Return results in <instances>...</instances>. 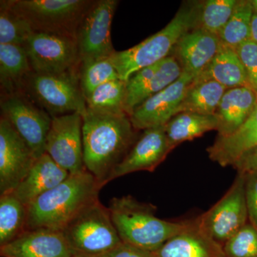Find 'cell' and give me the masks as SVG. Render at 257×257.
<instances>
[{"mask_svg":"<svg viewBox=\"0 0 257 257\" xmlns=\"http://www.w3.org/2000/svg\"><path fill=\"white\" fill-rule=\"evenodd\" d=\"M126 82L114 79L96 88L86 99L88 109L99 112L120 114L125 112Z\"/></svg>","mask_w":257,"mask_h":257,"instance_id":"obj_27","label":"cell"},{"mask_svg":"<svg viewBox=\"0 0 257 257\" xmlns=\"http://www.w3.org/2000/svg\"><path fill=\"white\" fill-rule=\"evenodd\" d=\"M78 70L57 74L32 72L22 94L52 117L75 112L83 115L87 106L79 85Z\"/></svg>","mask_w":257,"mask_h":257,"instance_id":"obj_7","label":"cell"},{"mask_svg":"<svg viewBox=\"0 0 257 257\" xmlns=\"http://www.w3.org/2000/svg\"><path fill=\"white\" fill-rule=\"evenodd\" d=\"M219 36L202 29L186 33L172 50L183 72L197 78L215 57L221 46Z\"/></svg>","mask_w":257,"mask_h":257,"instance_id":"obj_17","label":"cell"},{"mask_svg":"<svg viewBox=\"0 0 257 257\" xmlns=\"http://www.w3.org/2000/svg\"><path fill=\"white\" fill-rule=\"evenodd\" d=\"M82 119L84 166L104 187L138 140V131L126 113L99 112L87 108Z\"/></svg>","mask_w":257,"mask_h":257,"instance_id":"obj_1","label":"cell"},{"mask_svg":"<svg viewBox=\"0 0 257 257\" xmlns=\"http://www.w3.org/2000/svg\"><path fill=\"white\" fill-rule=\"evenodd\" d=\"M119 1L94 0L77 32L79 64L111 57L116 52L111 41L113 18Z\"/></svg>","mask_w":257,"mask_h":257,"instance_id":"obj_10","label":"cell"},{"mask_svg":"<svg viewBox=\"0 0 257 257\" xmlns=\"http://www.w3.org/2000/svg\"><path fill=\"white\" fill-rule=\"evenodd\" d=\"M233 167L238 173H252L257 175V147L245 152L235 162Z\"/></svg>","mask_w":257,"mask_h":257,"instance_id":"obj_36","label":"cell"},{"mask_svg":"<svg viewBox=\"0 0 257 257\" xmlns=\"http://www.w3.org/2000/svg\"><path fill=\"white\" fill-rule=\"evenodd\" d=\"M226 89L213 80L194 79L179 104L176 115L182 112L214 115Z\"/></svg>","mask_w":257,"mask_h":257,"instance_id":"obj_25","label":"cell"},{"mask_svg":"<svg viewBox=\"0 0 257 257\" xmlns=\"http://www.w3.org/2000/svg\"><path fill=\"white\" fill-rule=\"evenodd\" d=\"M200 3L182 7L165 28L128 50L111 56L119 78L126 81L134 73L163 60L179 40L195 28Z\"/></svg>","mask_w":257,"mask_h":257,"instance_id":"obj_4","label":"cell"},{"mask_svg":"<svg viewBox=\"0 0 257 257\" xmlns=\"http://www.w3.org/2000/svg\"><path fill=\"white\" fill-rule=\"evenodd\" d=\"M257 44V13H253L251 22V39Z\"/></svg>","mask_w":257,"mask_h":257,"instance_id":"obj_37","label":"cell"},{"mask_svg":"<svg viewBox=\"0 0 257 257\" xmlns=\"http://www.w3.org/2000/svg\"><path fill=\"white\" fill-rule=\"evenodd\" d=\"M156 257H226L223 246L204 232L196 220L182 232L166 241L155 252Z\"/></svg>","mask_w":257,"mask_h":257,"instance_id":"obj_18","label":"cell"},{"mask_svg":"<svg viewBox=\"0 0 257 257\" xmlns=\"http://www.w3.org/2000/svg\"><path fill=\"white\" fill-rule=\"evenodd\" d=\"M99 257H156L155 252L121 243L109 252Z\"/></svg>","mask_w":257,"mask_h":257,"instance_id":"obj_35","label":"cell"},{"mask_svg":"<svg viewBox=\"0 0 257 257\" xmlns=\"http://www.w3.org/2000/svg\"><path fill=\"white\" fill-rule=\"evenodd\" d=\"M102 184L87 170L68 178L28 206V230L63 231L84 208L99 199Z\"/></svg>","mask_w":257,"mask_h":257,"instance_id":"obj_2","label":"cell"},{"mask_svg":"<svg viewBox=\"0 0 257 257\" xmlns=\"http://www.w3.org/2000/svg\"><path fill=\"white\" fill-rule=\"evenodd\" d=\"M252 5L248 0H238L229 21L219 34L221 42L236 50L251 39Z\"/></svg>","mask_w":257,"mask_h":257,"instance_id":"obj_28","label":"cell"},{"mask_svg":"<svg viewBox=\"0 0 257 257\" xmlns=\"http://www.w3.org/2000/svg\"><path fill=\"white\" fill-rule=\"evenodd\" d=\"M33 32L28 22L17 14L6 0L0 2V45L24 46Z\"/></svg>","mask_w":257,"mask_h":257,"instance_id":"obj_31","label":"cell"},{"mask_svg":"<svg viewBox=\"0 0 257 257\" xmlns=\"http://www.w3.org/2000/svg\"><path fill=\"white\" fill-rule=\"evenodd\" d=\"M236 50L246 71L248 85L257 94V44L249 40Z\"/></svg>","mask_w":257,"mask_h":257,"instance_id":"obj_33","label":"cell"},{"mask_svg":"<svg viewBox=\"0 0 257 257\" xmlns=\"http://www.w3.org/2000/svg\"><path fill=\"white\" fill-rule=\"evenodd\" d=\"M33 72L25 47L0 45V83L2 96L22 94Z\"/></svg>","mask_w":257,"mask_h":257,"instance_id":"obj_22","label":"cell"},{"mask_svg":"<svg viewBox=\"0 0 257 257\" xmlns=\"http://www.w3.org/2000/svg\"><path fill=\"white\" fill-rule=\"evenodd\" d=\"M256 104L257 94L251 88L226 89L214 114L219 123L218 136H228L236 131L249 117Z\"/></svg>","mask_w":257,"mask_h":257,"instance_id":"obj_21","label":"cell"},{"mask_svg":"<svg viewBox=\"0 0 257 257\" xmlns=\"http://www.w3.org/2000/svg\"><path fill=\"white\" fill-rule=\"evenodd\" d=\"M82 115L78 112L52 117L45 146L47 153L70 175L87 170L84 163Z\"/></svg>","mask_w":257,"mask_h":257,"instance_id":"obj_12","label":"cell"},{"mask_svg":"<svg viewBox=\"0 0 257 257\" xmlns=\"http://www.w3.org/2000/svg\"><path fill=\"white\" fill-rule=\"evenodd\" d=\"M215 115L182 112L175 115L165 125L166 135L174 147L181 143L192 141L212 130H218Z\"/></svg>","mask_w":257,"mask_h":257,"instance_id":"obj_24","label":"cell"},{"mask_svg":"<svg viewBox=\"0 0 257 257\" xmlns=\"http://www.w3.org/2000/svg\"><path fill=\"white\" fill-rule=\"evenodd\" d=\"M174 149L164 126L143 130L124 160L113 171L108 182L134 172H153Z\"/></svg>","mask_w":257,"mask_h":257,"instance_id":"obj_15","label":"cell"},{"mask_svg":"<svg viewBox=\"0 0 257 257\" xmlns=\"http://www.w3.org/2000/svg\"><path fill=\"white\" fill-rule=\"evenodd\" d=\"M78 73L79 85L85 100L101 84L120 79L111 57L81 62Z\"/></svg>","mask_w":257,"mask_h":257,"instance_id":"obj_29","label":"cell"},{"mask_svg":"<svg viewBox=\"0 0 257 257\" xmlns=\"http://www.w3.org/2000/svg\"><path fill=\"white\" fill-rule=\"evenodd\" d=\"M237 0H208L200 3L195 28L219 35L234 12Z\"/></svg>","mask_w":257,"mask_h":257,"instance_id":"obj_30","label":"cell"},{"mask_svg":"<svg viewBox=\"0 0 257 257\" xmlns=\"http://www.w3.org/2000/svg\"><path fill=\"white\" fill-rule=\"evenodd\" d=\"M248 222L257 229V175L243 174Z\"/></svg>","mask_w":257,"mask_h":257,"instance_id":"obj_34","label":"cell"},{"mask_svg":"<svg viewBox=\"0 0 257 257\" xmlns=\"http://www.w3.org/2000/svg\"><path fill=\"white\" fill-rule=\"evenodd\" d=\"M108 208L121 241L152 252L190 224L161 219L155 215L156 207L130 195L112 198Z\"/></svg>","mask_w":257,"mask_h":257,"instance_id":"obj_3","label":"cell"},{"mask_svg":"<svg viewBox=\"0 0 257 257\" xmlns=\"http://www.w3.org/2000/svg\"><path fill=\"white\" fill-rule=\"evenodd\" d=\"M195 79L215 81L226 89L249 87L246 71L236 50L222 42L215 57Z\"/></svg>","mask_w":257,"mask_h":257,"instance_id":"obj_23","label":"cell"},{"mask_svg":"<svg viewBox=\"0 0 257 257\" xmlns=\"http://www.w3.org/2000/svg\"><path fill=\"white\" fill-rule=\"evenodd\" d=\"M62 231L47 229L28 230L14 241L0 246L1 257H72Z\"/></svg>","mask_w":257,"mask_h":257,"instance_id":"obj_16","label":"cell"},{"mask_svg":"<svg viewBox=\"0 0 257 257\" xmlns=\"http://www.w3.org/2000/svg\"><path fill=\"white\" fill-rule=\"evenodd\" d=\"M256 147L257 104L242 125L228 136H217L207 151L209 159L221 167H233L245 152Z\"/></svg>","mask_w":257,"mask_h":257,"instance_id":"obj_19","label":"cell"},{"mask_svg":"<svg viewBox=\"0 0 257 257\" xmlns=\"http://www.w3.org/2000/svg\"><path fill=\"white\" fill-rule=\"evenodd\" d=\"M37 160L9 121L0 119V195L12 192L28 175Z\"/></svg>","mask_w":257,"mask_h":257,"instance_id":"obj_13","label":"cell"},{"mask_svg":"<svg viewBox=\"0 0 257 257\" xmlns=\"http://www.w3.org/2000/svg\"><path fill=\"white\" fill-rule=\"evenodd\" d=\"M199 227L221 246L248 222L245 177L238 173L226 194L196 219Z\"/></svg>","mask_w":257,"mask_h":257,"instance_id":"obj_8","label":"cell"},{"mask_svg":"<svg viewBox=\"0 0 257 257\" xmlns=\"http://www.w3.org/2000/svg\"><path fill=\"white\" fill-rule=\"evenodd\" d=\"M226 257H257V229L248 222L223 245Z\"/></svg>","mask_w":257,"mask_h":257,"instance_id":"obj_32","label":"cell"},{"mask_svg":"<svg viewBox=\"0 0 257 257\" xmlns=\"http://www.w3.org/2000/svg\"><path fill=\"white\" fill-rule=\"evenodd\" d=\"M62 232L74 256L99 257L122 243L109 208L99 199L81 211Z\"/></svg>","mask_w":257,"mask_h":257,"instance_id":"obj_5","label":"cell"},{"mask_svg":"<svg viewBox=\"0 0 257 257\" xmlns=\"http://www.w3.org/2000/svg\"><path fill=\"white\" fill-rule=\"evenodd\" d=\"M195 79L183 72L176 82L139 105L130 116L135 130L140 131L167 124L175 116L177 108Z\"/></svg>","mask_w":257,"mask_h":257,"instance_id":"obj_14","label":"cell"},{"mask_svg":"<svg viewBox=\"0 0 257 257\" xmlns=\"http://www.w3.org/2000/svg\"><path fill=\"white\" fill-rule=\"evenodd\" d=\"M28 206L13 192L0 196V246L14 241L28 231Z\"/></svg>","mask_w":257,"mask_h":257,"instance_id":"obj_26","label":"cell"},{"mask_svg":"<svg viewBox=\"0 0 257 257\" xmlns=\"http://www.w3.org/2000/svg\"><path fill=\"white\" fill-rule=\"evenodd\" d=\"M24 47L34 72L57 74L79 69L78 47L73 37L33 32Z\"/></svg>","mask_w":257,"mask_h":257,"instance_id":"obj_9","label":"cell"},{"mask_svg":"<svg viewBox=\"0 0 257 257\" xmlns=\"http://www.w3.org/2000/svg\"><path fill=\"white\" fill-rule=\"evenodd\" d=\"M34 32L76 39L84 15L94 0H6Z\"/></svg>","mask_w":257,"mask_h":257,"instance_id":"obj_6","label":"cell"},{"mask_svg":"<svg viewBox=\"0 0 257 257\" xmlns=\"http://www.w3.org/2000/svg\"><path fill=\"white\" fill-rule=\"evenodd\" d=\"M1 110L35 157L44 155L52 116L24 94L2 96Z\"/></svg>","mask_w":257,"mask_h":257,"instance_id":"obj_11","label":"cell"},{"mask_svg":"<svg viewBox=\"0 0 257 257\" xmlns=\"http://www.w3.org/2000/svg\"><path fill=\"white\" fill-rule=\"evenodd\" d=\"M251 5H252L253 13H257V0H251Z\"/></svg>","mask_w":257,"mask_h":257,"instance_id":"obj_38","label":"cell"},{"mask_svg":"<svg viewBox=\"0 0 257 257\" xmlns=\"http://www.w3.org/2000/svg\"><path fill=\"white\" fill-rule=\"evenodd\" d=\"M69 175L45 153L35 160L28 175L12 192L28 206L37 197L62 183Z\"/></svg>","mask_w":257,"mask_h":257,"instance_id":"obj_20","label":"cell"},{"mask_svg":"<svg viewBox=\"0 0 257 257\" xmlns=\"http://www.w3.org/2000/svg\"><path fill=\"white\" fill-rule=\"evenodd\" d=\"M72 257H84V256H73Z\"/></svg>","mask_w":257,"mask_h":257,"instance_id":"obj_39","label":"cell"}]
</instances>
